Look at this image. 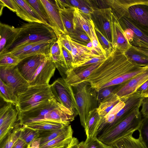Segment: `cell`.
<instances>
[{
	"mask_svg": "<svg viewBox=\"0 0 148 148\" xmlns=\"http://www.w3.org/2000/svg\"><path fill=\"white\" fill-rule=\"evenodd\" d=\"M139 66H141L129 58L125 53L113 48L84 81L89 82L98 92L105 87L120 84V78L123 74Z\"/></svg>",
	"mask_w": 148,
	"mask_h": 148,
	"instance_id": "6da1fadb",
	"label": "cell"
},
{
	"mask_svg": "<svg viewBox=\"0 0 148 148\" xmlns=\"http://www.w3.org/2000/svg\"><path fill=\"white\" fill-rule=\"evenodd\" d=\"M20 28V31L15 40L9 49L4 53L10 52L26 44L57 40L56 34L52 28L44 24L36 22L25 23Z\"/></svg>",
	"mask_w": 148,
	"mask_h": 148,
	"instance_id": "7a4b0ae2",
	"label": "cell"
},
{
	"mask_svg": "<svg viewBox=\"0 0 148 148\" xmlns=\"http://www.w3.org/2000/svg\"><path fill=\"white\" fill-rule=\"evenodd\" d=\"M107 4L115 16L128 18L137 28L148 35V3L129 7L122 0H109Z\"/></svg>",
	"mask_w": 148,
	"mask_h": 148,
	"instance_id": "3957f363",
	"label": "cell"
},
{
	"mask_svg": "<svg viewBox=\"0 0 148 148\" xmlns=\"http://www.w3.org/2000/svg\"><path fill=\"white\" fill-rule=\"evenodd\" d=\"M140 106L136 108L128 116L114 126L98 135L97 137L103 143L111 146L129 134L138 130L141 123Z\"/></svg>",
	"mask_w": 148,
	"mask_h": 148,
	"instance_id": "277c9868",
	"label": "cell"
},
{
	"mask_svg": "<svg viewBox=\"0 0 148 148\" xmlns=\"http://www.w3.org/2000/svg\"><path fill=\"white\" fill-rule=\"evenodd\" d=\"M79 112L80 121L84 128L90 112L99 105L98 92L87 81L72 86Z\"/></svg>",
	"mask_w": 148,
	"mask_h": 148,
	"instance_id": "5b68a950",
	"label": "cell"
},
{
	"mask_svg": "<svg viewBox=\"0 0 148 148\" xmlns=\"http://www.w3.org/2000/svg\"><path fill=\"white\" fill-rule=\"evenodd\" d=\"M17 96L16 105L20 112L28 110L54 98L49 84L30 86L24 92Z\"/></svg>",
	"mask_w": 148,
	"mask_h": 148,
	"instance_id": "8992f818",
	"label": "cell"
},
{
	"mask_svg": "<svg viewBox=\"0 0 148 148\" xmlns=\"http://www.w3.org/2000/svg\"><path fill=\"white\" fill-rule=\"evenodd\" d=\"M51 90L57 101L69 109L76 116L79 112L72 86L63 77L50 85Z\"/></svg>",
	"mask_w": 148,
	"mask_h": 148,
	"instance_id": "52a82bcc",
	"label": "cell"
},
{
	"mask_svg": "<svg viewBox=\"0 0 148 148\" xmlns=\"http://www.w3.org/2000/svg\"><path fill=\"white\" fill-rule=\"evenodd\" d=\"M19 111L16 104L7 103L0 109V145L18 123Z\"/></svg>",
	"mask_w": 148,
	"mask_h": 148,
	"instance_id": "ba28073f",
	"label": "cell"
},
{
	"mask_svg": "<svg viewBox=\"0 0 148 148\" xmlns=\"http://www.w3.org/2000/svg\"><path fill=\"white\" fill-rule=\"evenodd\" d=\"M115 16L132 46L148 49V35L137 28L128 18L124 16Z\"/></svg>",
	"mask_w": 148,
	"mask_h": 148,
	"instance_id": "9c48e42d",
	"label": "cell"
},
{
	"mask_svg": "<svg viewBox=\"0 0 148 148\" xmlns=\"http://www.w3.org/2000/svg\"><path fill=\"white\" fill-rule=\"evenodd\" d=\"M0 79L11 87L17 96L29 86V82L19 71L16 66H0Z\"/></svg>",
	"mask_w": 148,
	"mask_h": 148,
	"instance_id": "30bf717a",
	"label": "cell"
},
{
	"mask_svg": "<svg viewBox=\"0 0 148 148\" xmlns=\"http://www.w3.org/2000/svg\"><path fill=\"white\" fill-rule=\"evenodd\" d=\"M54 98L44 102L26 111L19 112L18 122L21 126L44 120L45 115L57 107L59 103Z\"/></svg>",
	"mask_w": 148,
	"mask_h": 148,
	"instance_id": "8fae6325",
	"label": "cell"
},
{
	"mask_svg": "<svg viewBox=\"0 0 148 148\" xmlns=\"http://www.w3.org/2000/svg\"><path fill=\"white\" fill-rule=\"evenodd\" d=\"M110 7L98 8L93 7L91 18L95 27L97 28L110 42H112L111 14Z\"/></svg>",
	"mask_w": 148,
	"mask_h": 148,
	"instance_id": "7c38bea8",
	"label": "cell"
},
{
	"mask_svg": "<svg viewBox=\"0 0 148 148\" xmlns=\"http://www.w3.org/2000/svg\"><path fill=\"white\" fill-rule=\"evenodd\" d=\"M148 80V69L127 81L117 85L113 93L121 100L134 93L145 82Z\"/></svg>",
	"mask_w": 148,
	"mask_h": 148,
	"instance_id": "4fadbf2b",
	"label": "cell"
},
{
	"mask_svg": "<svg viewBox=\"0 0 148 148\" xmlns=\"http://www.w3.org/2000/svg\"><path fill=\"white\" fill-rule=\"evenodd\" d=\"M49 16L51 28L57 39L68 34L62 21L55 0H40Z\"/></svg>",
	"mask_w": 148,
	"mask_h": 148,
	"instance_id": "5bb4252c",
	"label": "cell"
},
{
	"mask_svg": "<svg viewBox=\"0 0 148 148\" xmlns=\"http://www.w3.org/2000/svg\"><path fill=\"white\" fill-rule=\"evenodd\" d=\"M143 97L141 94L136 92L121 100L125 103V106L117 114L114 122L104 127L101 131V133L117 124L128 116L136 108L141 106Z\"/></svg>",
	"mask_w": 148,
	"mask_h": 148,
	"instance_id": "9a60e30c",
	"label": "cell"
},
{
	"mask_svg": "<svg viewBox=\"0 0 148 148\" xmlns=\"http://www.w3.org/2000/svg\"><path fill=\"white\" fill-rule=\"evenodd\" d=\"M46 58L42 55L32 56L22 60L17 65L19 71L29 84L32 82L41 63Z\"/></svg>",
	"mask_w": 148,
	"mask_h": 148,
	"instance_id": "2e32d148",
	"label": "cell"
},
{
	"mask_svg": "<svg viewBox=\"0 0 148 148\" xmlns=\"http://www.w3.org/2000/svg\"><path fill=\"white\" fill-rule=\"evenodd\" d=\"M103 61L92 64L72 67L66 71L65 79L72 86H74L83 82Z\"/></svg>",
	"mask_w": 148,
	"mask_h": 148,
	"instance_id": "e0dca14e",
	"label": "cell"
},
{
	"mask_svg": "<svg viewBox=\"0 0 148 148\" xmlns=\"http://www.w3.org/2000/svg\"><path fill=\"white\" fill-rule=\"evenodd\" d=\"M112 44L113 48H116L125 53L132 45L126 37L124 31L113 13L111 14Z\"/></svg>",
	"mask_w": 148,
	"mask_h": 148,
	"instance_id": "ac0fdd59",
	"label": "cell"
},
{
	"mask_svg": "<svg viewBox=\"0 0 148 148\" xmlns=\"http://www.w3.org/2000/svg\"><path fill=\"white\" fill-rule=\"evenodd\" d=\"M56 65L51 58H46L41 63L34 75L29 86L49 85V80L53 75Z\"/></svg>",
	"mask_w": 148,
	"mask_h": 148,
	"instance_id": "d6986e66",
	"label": "cell"
},
{
	"mask_svg": "<svg viewBox=\"0 0 148 148\" xmlns=\"http://www.w3.org/2000/svg\"><path fill=\"white\" fill-rule=\"evenodd\" d=\"M13 1L16 9V14L21 19L28 23L36 22L48 25L25 0Z\"/></svg>",
	"mask_w": 148,
	"mask_h": 148,
	"instance_id": "ffe728a7",
	"label": "cell"
},
{
	"mask_svg": "<svg viewBox=\"0 0 148 148\" xmlns=\"http://www.w3.org/2000/svg\"><path fill=\"white\" fill-rule=\"evenodd\" d=\"M20 29V27L15 28L0 23V54L4 53L11 47Z\"/></svg>",
	"mask_w": 148,
	"mask_h": 148,
	"instance_id": "44dd1931",
	"label": "cell"
},
{
	"mask_svg": "<svg viewBox=\"0 0 148 148\" xmlns=\"http://www.w3.org/2000/svg\"><path fill=\"white\" fill-rule=\"evenodd\" d=\"M76 116L69 109L59 103L58 106L48 112L44 120H49L69 125Z\"/></svg>",
	"mask_w": 148,
	"mask_h": 148,
	"instance_id": "7402d4cb",
	"label": "cell"
},
{
	"mask_svg": "<svg viewBox=\"0 0 148 148\" xmlns=\"http://www.w3.org/2000/svg\"><path fill=\"white\" fill-rule=\"evenodd\" d=\"M73 134L71 125H69L64 132L39 148H65L73 137Z\"/></svg>",
	"mask_w": 148,
	"mask_h": 148,
	"instance_id": "603a6c76",
	"label": "cell"
},
{
	"mask_svg": "<svg viewBox=\"0 0 148 148\" xmlns=\"http://www.w3.org/2000/svg\"><path fill=\"white\" fill-rule=\"evenodd\" d=\"M73 15L74 29H79L83 30L91 40L90 28L92 21L91 18L83 14L78 8L74 7Z\"/></svg>",
	"mask_w": 148,
	"mask_h": 148,
	"instance_id": "cb8c5ba5",
	"label": "cell"
},
{
	"mask_svg": "<svg viewBox=\"0 0 148 148\" xmlns=\"http://www.w3.org/2000/svg\"><path fill=\"white\" fill-rule=\"evenodd\" d=\"M55 0L58 8L62 21L67 32V34L70 33L74 30V7L73 6H64L60 3L58 0Z\"/></svg>",
	"mask_w": 148,
	"mask_h": 148,
	"instance_id": "d4e9b609",
	"label": "cell"
},
{
	"mask_svg": "<svg viewBox=\"0 0 148 148\" xmlns=\"http://www.w3.org/2000/svg\"><path fill=\"white\" fill-rule=\"evenodd\" d=\"M101 118L97 108L90 112L84 128L86 138L97 137L96 134Z\"/></svg>",
	"mask_w": 148,
	"mask_h": 148,
	"instance_id": "484cf974",
	"label": "cell"
},
{
	"mask_svg": "<svg viewBox=\"0 0 148 148\" xmlns=\"http://www.w3.org/2000/svg\"><path fill=\"white\" fill-rule=\"evenodd\" d=\"M56 41H51L37 45L17 57L22 60L30 56L42 55L45 56L46 58H50L51 48L53 43Z\"/></svg>",
	"mask_w": 148,
	"mask_h": 148,
	"instance_id": "4316f807",
	"label": "cell"
},
{
	"mask_svg": "<svg viewBox=\"0 0 148 148\" xmlns=\"http://www.w3.org/2000/svg\"><path fill=\"white\" fill-rule=\"evenodd\" d=\"M134 132L129 134L111 146L116 148H146L140 137L133 136Z\"/></svg>",
	"mask_w": 148,
	"mask_h": 148,
	"instance_id": "83f0119b",
	"label": "cell"
},
{
	"mask_svg": "<svg viewBox=\"0 0 148 148\" xmlns=\"http://www.w3.org/2000/svg\"><path fill=\"white\" fill-rule=\"evenodd\" d=\"M125 104L123 101L121 100L103 118H101L96 134L97 136L104 127L114 122L117 114L124 107Z\"/></svg>",
	"mask_w": 148,
	"mask_h": 148,
	"instance_id": "f1b7e54d",
	"label": "cell"
},
{
	"mask_svg": "<svg viewBox=\"0 0 148 148\" xmlns=\"http://www.w3.org/2000/svg\"><path fill=\"white\" fill-rule=\"evenodd\" d=\"M69 125L57 122L43 120L24 125L36 130H46L60 129Z\"/></svg>",
	"mask_w": 148,
	"mask_h": 148,
	"instance_id": "f546056e",
	"label": "cell"
},
{
	"mask_svg": "<svg viewBox=\"0 0 148 148\" xmlns=\"http://www.w3.org/2000/svg\"><path fill=\"white\" fill-rule=\"evenodd\" d=\"M120 101L119 97L113 93L101 102L97 108L101 118H103Z\"/></svg>",
	"mask_w": 148,
	"mask_h": 148,
	"instance_id": "4dcf8cb0",
	"label": "cell"
},
{
	"mask_svg": "<svg viewBox=\"0 0 148 148\" xmlns=\"http://www.w3.org/2000/svg\"><path fill=\"white\" fill-rule=\"evenodd\" d=\"M72 46L71 54L73 58L72 64L77 62L84 55L89 52L92 49L88 48L86 46L77 43L71 39L68 34H66Z\"/></svg>",
	"mask_w": 148,
	"mask_h": 148,
	"instance_id": "1f68e13d",
	"label": "cell"
},
{
	"mask_svg": "<svg viewBox=\"0 0 148 148\" xmlns=\"http://www.w3.org/2000/svg\"><path fill=\"white\" fill-rule=\"evenodd\" d=\"M69 125L59 129L38 130V136L37 140H39V147L53 139L63 133L67 129Z\"/></svg>",
	"mask_w": 148,
	"mask_h": 148,
	"instance_id": "d6a6232c",
	"label": "cell"
},
{
	"mask_svg": "<svg viewBox=\"0 0 148 148\" xmlns=\"http://www.w3.org/2000/svg\"><path fill=\"white\" fill-rule=\"evenodd\" d=\"M126 56L132 61L141 66L148 65V57L132 46L125 53Z\"/></svg>",
	"mask_w": 148,
	"mask_h": 148,
	"instance_id": "836d02e7",
	"label": "cell"
},
{
	"mask_svg": "<svg viewBox=\"0 0 148 148\" xmlns=\"http://www.w3.org/2000/svg\"><path fill=\"white\" fill-rule=\"evenodd\" d=\"M0 95L4 101L7 103L16 104L17 96L13 89L0 79Z\"/></svg>",
	"mask_w": 148,
	"mask_h": 148,
	"instance_id": "e575fe53",
	"label": "cell"
},
{
	"mask_svg": "<svg viewBox=\"0 0 148 148\" xmlns=\"http://www.w3.org/2000/svg\"><path fill=\"white\" fill-rule=\"evenodd\" d=\"M38 130H34L25 126L21 127L19 138L31 147L32 143L37 140Z\"/></svg>",
	"mask_w": 148,
	"mask_h": 148,
	"instance_id": "d590c367",
	"label": "cell"
},
{
	"mask_svg": "<svg viewBox=\"0 0 148 148\" xmlns=\"http://www.w3.org/2000/svg\"><path fill=\"white\" fill-rule=\"evenodd\" d=\"M22 126L18 123L0 145V148H11L19 138Z\"/></svg>",
	"mask_w": 148,
	"mask_h": 148,
	"instance_id": "8d00e7d4",
	"label": "cell"
},
{
	"mask_svg": "<svg viewBox=\"0 0 148 148\" xmlns=\"http://www.w3.org/2000/svg\"><path fill=\"white\" fill-rule=\"evenodd\" d=\"M47 25L51 28L48 15L40 0H25Z\"/></svg>",
	"mask_w": 148,
	"mask_h": 148,
	"instance_id": "74e56055",
	"label": "cell"
},
{
	"mask_svg": "<svg viewBox=\"0 0 148 148\" xmlns=\"http://www.w3.org/2000/svg\"><path fill=\"white\" fill-rule=\"evenodd\" d=\"M71 40L85 46L91 42L89 37L86 33L79 29H74L72 32L68 34Z\"/></svg>",
	"mask_w": 148,
	"mask_h": 148,
	"instance_id": "f35d334b",
	"label": "cell"
},
{
	"mask_svg": "<svg viewBox=\"0 0 148 148\" xmlns=\"http://www.w3.org/2000/svg\"><path fill=\"white\" fill-rule=\"evenodd\" d=\"M91 41L92 44L93 49L99 55H103L107 56V54L100 44L97 36L95 26L92 21L90 28Z\"/></svg>",
	"mask_w": 148,
	"mask_h": 148,
	"instance_id": "ab89813d",
	"label": "cell"
},
{
	"mask_svg": "<svg viewBox=\"0 0 148 148\" xmlns=\"http://www.w3.org/2000/svg\"><path fill=\"white\" fill-rule=\"evenodd\" d=\"M21 60L10 53L2 54H0V66H16Z\"/></svg>",
	"mask_w": 148,
	"mask_h": 148,
	"instance_id": "60d3db41",
	"label": "cell"
},
{
	"mask_svg": "<svg viewBox=\"0 0 148 148\" xmlns=\"http://www.w3.org/2000/svg\"><path fill=\"white\" fill-rule=\"evenodd\" d=\"M138 130L139 132V137L146 148H148V117H144L142 119Z\"/></svg>",
	"mask_w": 148,
	"mask_h": 148,
	"instance_id": "b9f144b4",
	"label": "cell"
},
{
	"mask_svg": "<svg viewBox=\"0 0 148 148\" xmlns=\"http://www.w3.org/2000/svg\"><path fill=\"white\" fill-rule=\"evenodd\" d=\"M49 42V41H40L26 44L16 48L11 52L7 53H10L14 56L18 57L21 54L28 51L34 47L38 45Z\"/></svg>",
	"mask_w": 148,
	"mask_h": 148,
	"instance_id": "7bdbcfd3",
	"label": "cell"
},
{
	"mask_svg": "<svg viewBox=\"0 0 148 148\" xmlns=\"http://www.w3.org/2000/svg\"><path fill=\"white\" fill-rule=\"evenodd\" d=\"M95 29L98 40L107 55L113 49L112 43L108 41L97 28L95 27Z\"/></svg>",
	"mask_w": 148,
	"mask_h": 148,
	"instance_id": "ee69618b",
	"label": "cell"
},
{
	"mask_svg": "<svg viewBox=\"0 0 148 148\" xmlns=\"http://www.w3.org/2000/svg\"><path fill=\"white\" fill-rule=\"evenodd\" d=\"M81 148H103L102 143L97 137L86 138L84 141L79 143Z\"/></svg>",
	"mask_w": 148,
	"mask_h": 148,
	"instance_id": "f6af8a7d",
	"label": "cell"
},
{
	"mask_svg": "<svg viewBox=\"0 0 148 148\" xmlns=\"http://www.w3.org/2000/svg\"><path fill=\"white\" fill-rule=\"evenodd\" d=\"M79 5L77 8L81 12L91 18V14L92 13L93 7L89 0H79Z\"/></svg>",
	"mask_w": 148,
	"mask_h": 148,
	"instance_id": "bcb514c9",
	"label": "cell"
},
{
	"mask_svg": "<svg viewBox=\"0 0 148 148\" xmlns=\"http://www.w3.org/2000/svg\"><path fill=\"white\" fill-rule=\"evenodd\" d=\"M117 85L111 86L104 88L98 92V99L99 103L108 97L113 93Z\"/></svg>",
	"mask_w": 148,
	"mask_h": 148,
	"instance_id": "7dc6e473",
	"label": "cell"
},
{
	"mask_svg": "<svg viewBox=\"0 0 148 148\" xmlns=\"http://www.w3.org/2000/svg\"><path fill=\"white\" fill-rule=\"evenodd\" d=\"M62 49L66 67L67 71L73 67L72 64L73 60L72 56L71 53L62 45Z\"/></svg>",
	"mask_w": 148,
	"mask_h": 148,
	"instance_id": "c3c4849f",
	"label": "cell"
},
{
	"mask_svg": "<svg viewBox=\"0 0 148 148\" xmlns=\"http://www.w3.org/2000/svg\"><path fill=\"white\" fill-rule=\"evenodd\" d=\"M62 53V45L57 39L52 45L50 49V56H60Z\"/></svg>",
	"mask_w": 148,
	"mask_h": 148,
	"instance_id": "681fc988",
	"label": "cell"
},
{
	"mask_svg": "<svg viewBox=\"0 0 148 148\" xmlns=\"http://www.w3.org/2000/svg\"><path fill=\"white\" fill-rule=\"evenodd\" d=\"M57 39L59 40L62 46L71 53L72 50V46L67 37L66 34L62 35Z\"/></svg>",
	"mask_w": 148,
	"mask_h": 148,
	"instance_id": "f907efd6",
	"label": "cell"
},
{
	"mask_svg": "<svg viewBox=\"0 0 148 148\" xmlns=\"http://www.w3.org/2000/svg\"><path fill=\"white\" fill-rule=\"evenodd\" d=\"M140 113L144 117H148V97H143L141 101Z\"/></svg>",
	"mask_w": 148,
	"mask_h": 148,
	"instance_id": "816d5d0a",
	"label": "cell"
},
{
	"mask_svg": "<svg viewBox=\"0 0 148 148\" xmlns=\"http://www.w3.org/2000/svg\"><path fill=\"white\" fill-rule=\"evenodd\" d=\"M5 7H6L10 10L16 12V9L15 4L13 0H0Z\"/></svg>",
	"mask_w": 148,
	"mask_h": 148,
	"instance_id": "f5cc1de1",
	"label": "cell"
},
{
	"mask_svg": "<svg viewBox=\"0 0 148 148\" xmlns=\"http://www.w3.org/2000/svg\"><path fill=\"white\" fill-rule=\"evenodd\" d=\"M31 147L19 138L11 148H30Z\"/></svg>",
	"mask_w": 148,
	"mask_h": 148,
	"instance_id": "db71d44e",
	"label": "cell"
},
{
	"mask_svg": "<svg viewBox=\"0 0 148 148\" xmlns=\"http://www.w3.org/2000/svg\"><path fill=\"white\" fill-rule=\"evenodd\" d=\"M78 139L73 137L70 143L65 148H81L79 145Z\"/></svg>",
	"mask_w": 148,
	"mask_h": 148,
	"instance_id": "11a10c76",
	"label": "cell"
},
{
	"mask_svg": "<svg viewBox=\"0 0 148 148\" xmlns=\"http://www.w3.org/2000/svg\"><path fill=\"white\" fill-rule=\"evenodd\" d=\"M148 88V80L142 84L136 90V92L141 94Z\"/></svg>",
	"mask_w": 148,
	"mask_h": 148,
	"instance_id": "9f6ffc18",
	"label": "cell"
},
{
	"mask_svg": "<svg viewBox=\"0 0 148 148\" xmlns=\"http://www.w3.org/2000/svg\"><path fill=\"white\" fill-rule=\"evenodd\" d=\"M135 47L138 51L148 57V49L136 47Z\"/></svg>",
	"mask_w": 148,
	"mask_h": 148,
	"instance_id": "6f0895ef",
	"label": "cell"
},
{
	"mask_svg": "<svg viewBox=\"0 0 148 148\" xmlns=\"http://www.w3.org/2000/svg\"><path fill=\"white\" fill-rule=\"evenodd\" d=\"M141 96L143 97H148V88L145 91L141 94Z\"/></svg>",
	"mask_w": 148,
	"mask_h": 148,
	"instance_id": "680465c9",
	"label": "cell"
},
{
	"mask_svg": "<svg viewBox=\"0 0 148 148\" xmlns=\"http://www.w3.org/2000/svg\"><path fill=\"white\" fill-rule=\"evenodd\" d=\"M0 15L1 16L2 14V10L3 8L5 6L3 3L0 1Z\"/></svg>",
	"mask_w": 148,
	"mask_h": 148,
	"instance_id": "91938a15",
	"label": "cell"
},
{
	"mask_svg": "<svg viewBox=\"0 0 148 148\" xmlns=\"http://www.w3.org/2000/svg\"><path fill=\"white\" fill-rule=\"evenodd\" d=\"M102 144L103 145V148H116L112 146L106 145L103 143H102Z\"/></svg>",
	"mask_w": 148,
	"mask_h": 148,
	"instance_id": "94428289",
	"label": "cell"
}]
</instances>
